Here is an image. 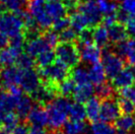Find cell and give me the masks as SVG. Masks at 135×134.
<instances>
[{
	"instance_id": "cell-1",
	"label": "cell",
	"mask_w": 135,
	"mask_h": 134,
	"mask_svg": "<svg viewBox=\"0 0 135 134\" xmlns=\"http://www.w3.org/2000/svg\"><path fill=\"white\" fill-rule=\"evenodd\" d=\"M71 104L69 99L62 96L55 98L46 106L49 112V126L50 130H59L67 121Z\"/></svg>"
},
{
	"instance_id": "cell-2",
	"label": "cell",
	"mask_w": 135,
	"mask_h": 134,
	"mask_svg": "<svg viewBox=\"0 0 135 134\" xmlns=\"http://www.w3.org/2000/svg\"><path fill=\"white\" fill-rule=\"evenodd\" d=\"M54 52L56 60L71 70L78 66L81 61L80 49L76 41H59L54 49Z\"/></svg>"
},
{
	"instance_id": "cell-3",
	"label": "cell",
	"mask_w": 135,
	"mask_h": 134,
	"mask_svg": "<svg viewBox=\"0 0 135 134\" xmlns=\"http://www.w3.org/2000/svg\"><path fill=\"white\" fill-rule=\"evenodd\" d=\"M35 68L38 71L41 79V82H51L59 84L63 82L64 80L71 77V69L58 60H55L54 63L47 67H44V68L35 67Z\"/></svg>"
},
{
	"instance_id": "cell-4",
	"label": "cell",
	"mask_w": 135,
	"mask_h": 134,
	"mask_svg": "<svg viewBox=\"0 0 135 134\" xmlns=\"http://www.w3.org/2000/svg\"><path fill=\"white\" fill-rule=\"evenodd\" d=\"M25 31V24L19 16L14 12L4 10L0 12V32L9 37H13L23 34Z\"/></svg>"
},
{
	"instance_id": "cell-5",
	"label": "cell",
	"mask_w": 135,
	"mask_h": 134,
	"mask_svg": "<svg viewBox=\"0 0 135 134\" xmlns=\"http://www.w3.org/2000/svg\"><path fill=\"white\" fill-rule=\"evenodd\" d=\"M102 60H103V65L107 74V78L109 80L114 78L125 67L124 59L121 56L118 55L116 52L110 51L107 49L103 50Z\"/></svg>"
},
{
	"instance_id": "cell-6",
	"label": "cell",
	"mask_w": 135,
	"mask_h": 134,
	"mask_svg": "<svg viewBox=\"0 0 135 134\" xmlns=\"http://www.w3.org/2000/svg\"><path fill=\"white\" fill-rule=\"evenodd\" d=\"M121 114L117 98H109L101 100V111H100V119L104 122L113 123L118 118Z\"/></svg>"
},
{
	"instance_id": "cell-7",
	"label": "cell",
	"mask_w": 135,
	"mask_h": 134,
	"mask_svg": "<svg viewBox=\"0 0 135 134\" xmlns=\"http://www.w3.org/2000/svg\"><path fill=\"white\" fill-rule=\"evenodd\" d=\"M19 85L25 94L29 96L33 95L41 85V79L37 69L32 68V69L22 70Z\"/></svg>"
},
{
	"instance_id": "cell-8",
	"label": "cell",
	"mask_w": 135,
	"mask_h": 134,
	"mask_svg": "<svg viewBox=\"0 0 135 134\" xmlns=\"http://www.w3.org/2000/svg\"><path fill=\"white\" fill-rule=\"evenodd\" d=\"M110 83L115 92L127 87H131L135 84V65L124 67L114 78L110 80Z\"/></svg>"
},
{
	"instance_id": "cell-9",
	"label": "cell",
	"mask_w": 135,
	"mask_h": 134,
	"mask_svg": "<svg viewBox=\"0 0 135 134\" xmlns=\"http://www.w3.org/2000/svg\"><path fill=\"white\" fill-rule=\"evenodd\" d=\"M78 11L82 12L83 14L87 16V18L90 21L91 28L99 26L102 24L103 15L99 10L96 0H84L81 1V3L78 7Z\"/></svg>"
},
{
	"instance_id": "cell-10",
	"label": "cell",
	"mask_w": 135,
	"mask_h": 134,
	"mask_svg": "<svg viewBox=\"0 0 135 134\" xmlns=\"http://www.w3.org/2000/svg\"><path fill=\"white\" fill-rule=\"evenodd\" d=\"M25 121L31 126L45 127V125H49V112L46 107L35 104L34 108Z\"/></svg>"
},
{
	"instance_id": "cell-11",
	"label": "cell",
	"mask_w": 135,
	"mask_h": 134,
	"mask_svg": "<svg viewBox=\"0 0 135 134\" xmlns=\"http://www.w3.org/2000/svg\"><path fill=\"white\" fill-rule=\"evenodd\" d=\"M22 74V69H20L18 66L5 67L0 69V79L2 81L4 89H7L8 87L13 85H19L20 78Z\"/></svg>"
},
{
	"instance_id": "cell-12",
	"label": "cell",
	"mask_w": 135,
	"mask_h": 134,
	"mask_svg": "<svg viewBox=\"0 0 135 134\" xmlns=\"http://www.w3.org/2000/svg\"><path fill=\"white\" fill-rule=\"evenodd\" d=\"M122 58L127 59L129 65H135V37L127 39L123 42L115 45V51Z\"/></svg>"
},
{
	"instance_id": "cell-13",
	"label": "cell",
	"mask_w": 135,
	"mask_h": 134,
	"mask_svg": "<svg viewBox=\"0 0 135 134\" xmlns=\"http://www.w3.org/2000/svg\"><path fill=\"white\" fill-rule=\"evenodd\" d=\"M80 54H81V60L84 62L90 64H94L100 62L102 58V49H100L95 44H90L86 45H80Z\"/></svg>"
},
{
	"instance_id": "cell-14",
	"label": "cell",
	"mask_w": 135,
	"mask_h": 134,
	"mask_svg": "<svg viewBox=\"0 0 135 134\" xmlns=\"http://www.w3.org/2000/svg\"><path fill=\"white\" fill-rule=\"evenodd\" d=\"M49 49H53L50 47V45L47 44V41H45V39L41 35V37H37L35 40L26 41L24 51L28 53L29 55H31L32 57L36 58L38 54H41V52L45 51V50H49Z\"/></svg>"
},
{
	"instance_id": "cell-15",
	"label": "cell",
	"mask_w": 135,
	"mask_h": 134,
	"mask_svg": "<svg viewBox=\"0 0 135 134\" xmlns=\"http://www.w3.org/2000/svg\"><path fill=\"white\" fill-rule=\"evenodd\" d=\"M95 93V87L92 83H87L84 85H76L74 92L72 94V99L76 103L84 104L93 97Z\"/></svg>"
},
{
	"instance_id": "cell-16",
	"label": "cell",
	"mask_w": 135,
	"mask_h": 134,
	"mask_svg": "<svg viewBox=\"0 0 135 134\" xmlns=\"http://www.w3.org/2000/svg\"><path fill=\"white\" fill-rule=\"evenodd\" d=\"M109 36V41L113 45H118L120 42H123L128 39V32L123 24L116 23L115 25L108 28Z\"/></svg>"
},
{
	"instance_id": "cell-17",
	"label": "cell",
	"mask_w": 135,
	"mask_h": 134,
	"mask_svg": "<svg viewBox=\"0 0 135 134\" xmlns=\"http://www.w3.org/2000/svg\"><path fill=\"white\" fill-rule=\"evenodd\" d=\"M87 118L91 123H94L100 119V111H101V100L95 96L85 103Z\"/></svg>"
},
{
	"instance_id": "cell-18",
	"label": "cell",
	"mask_w": 135,
	"mask_h": 134,
	"mask_svg": "<svg viewBox=\"0 0 135 134\" xmlns=\"http://www.w3.org/2000/svg\"><path fill=\"white\" fill-rule=\"evenodd\" d=\"M93 41L100 49H107L109 42V30L103 24L93 28Z\"/></svg>"
},
{
	"instance_id": "cell-19",
	"label": "cell",
	"mask_w": 135,
	"mask_h": 134,
	"mask_svg": "<svg viewBox=\"0 0 135 134\" xmlns=\"http://www.w3.org/2000/svg\"><path fill=\"white\" fill-rule=\"evenodd\" d=\"M35 102L33 99L29 96V95H23L22 97L20 98L17 106H16V111H17V114L19 116V117L23 120H26L29 113L34 108Z\"/></svg>"
},
{
	"instance_id": "cell-20",
	"label": "cell",
	"mask_w": 135,
	"mask_h": 134,
	"mask_svg": "<svg viewBox=\"0 0 135 134\" xmlns=\"http://www.w3.org/2000/svg\"><path fill=\"white\" fill-rule=\"evenodd\" d=\"M89 77L91 83L95 86H99L107 82V74L103 63L97 62L92 64L91 68L89 69Z\"/></svg>"
},
{
	"instance_id": "cell-21",
	"label": "cell",
	"mask_w": 135,
	"mask_h": 134,
	"mask_svg": "<svg viewBox=\"0 0 135 134\" xmlns=\"http://www.w3.org/2000/svg\"><path fill=\"white\" fill-rule=\"evenodd\" d=\"M44 9L52 18L53 21L68 15L63 2H45Z\"/></svg>"
},
{
	"instance_id": "cell-22",
	"label": "cell",
	"mask_w": 135,
	"mask_h": 134,
	"mask_svg": "<svg viewBox=\"0 0 135 134\" xmlns=\"http://www.w3.org/2000/svg\"><path fill=\"white\" fill-rule=\"evenodd\" d=\"M63 134H87L88 127L85 121H79V120H72L66 121L62 128Z\"/></svg>"
},
{
	"instance_id": "cell-23",
	"label": "cell",
	"mask_w": 135,
	"mask_h": 134,
	"mask_svg": "<svg viewBox=\"0 0 135 134\" xmlns=\"http://www.w3.org/2000/svg\"><path fill=\"white\" fill-rule=\"evenodd\" d=\"M69 16L71 19V27L74 28L78 33H80L81 31L85 30V29L91 28L89 19L87 18V16L85 14H83L82 12L76 11Z\"/></svg>"
},
{
	"instance_id": "cell-24",
	"label": "cell",
	"mask_w": 135,
	"mask_h": 134,
	"mask_svg": "<svg viewBox=\"0 0 135 134\" xmlns=\"http://www.w3.org/2000/svg\"><path fill=\"white\" fill-rule=\"evenodd\" d=\"M35 60H36V67L37 68H44V67H47L49 65H51L56 60L54 49H49V50L41 52V54H38L35 58Z\"/></svg>"
},
{
	"instance_id": "cell-25",
	"label": "cell",
	"mask_w": 135,
	"mask_h": 134,
	"mask_svg": "<svg viewBox=\"0 0 135 134\" xmlns=\"http://www.w3.org/2000/svg\"><path fill=\"white\" fill-rule=\"evenodd\" d=\"M18 54H16L9 46L2 49L0 50V69L5 67L13 66L16 63L18 58Z\"/></svg>"
},
{
	"instance_id": "cell-26",
	"label": "cell",
	"mask_w": 135,
	"mask_h": 134,
	"mask_svg": "<svg viewBox=\"0 0 135 134\" xmlns=\"http://www.w3.org/2000/svg\"><path fill=\"white\" fill-rule=\"evenodd\" d=\"M91 134H115V126L104 121H96L90 127Z\"/></svg>"
},
{
	"instance_id": "cell-27",
	"label": "cell",
	"mask_w": 135,
	"mask_h": 134,
	"mask_svg": "<svg viewBox=\"0 0 135 134\" xmlns=\"http://www.w3.org/2000/svg\"><path fill=\"white\" fill-rule=\"evenodd\" d=\"M114 126L118 130L128 132L135 127V117H133V114H123L114 121Z\"/></svg>"
},
{
	"instance_id": "cell-28",
	"label": "cell",
	"mask_w": 135,
	"mask_h": 134,
	"mask_svg": "<svg viewBox=\"0 0 135 134\" xmlns=\"http://www.w3.org/2000/svg\"><path fill=\"white\" fill-rule=\"evenodd\" d=\"M95 93L101 100H105V99H109V98L114 97L115 96V90L113 89L112 83L105 82L101 84L99 86H96V89H95Z\"/></svg>"
},
{
	"instance_id": "cell-29",
	"label": "cell",
	"mask_w": 135,
	"mask_h": 134,
	"mask_svg": "<svg viewBox=\"0 0 135 134\" xmlns=\"http://www.w3.org/2000/svg\"><path fill=\"white\" fill-rule=\"evenodd\" d=\"M71 78L75 82L76 85H84L87 83H90L89 71H87L83 67H76L71 71Z\"/></svg>"
},
{
	"instance_id": "cell-30",
	"label": "cell",
	"mask_w": 135,
	"mask_h": 134,
	"mask_svg": "<svg viewBox=\"0 0 135 134\" xmlns=\"http://www.w3.org/2000/svg\"><path fill=\"white\" fill-rule=\"evenodd\" d=\"M96 2H97L99 10L102 13L103 17L105 15L116 13L119 10L118 5L113 0H96Z\"/></svg>"
},
{
	"instance_id": "cell-31",
	"label": "cell",
	"mask_w": 135,
	"mask_h": 134,
	"mask_svg": "<svg viewBox=\"0 0 135 134\" xmlns=\"http://www.w3.org/2000/svg\"><path fill=\"white\" fill-rule=\"evenodd\" d=\"M19 120H20V117L17 113H15V112H9L5 114L3 123H2V126L0 127V128H2V129H4L5 131H7V132L10 133V132H12V131L16 128V126L18 125Z\"/></svg>"
},
{
	"instance_id": "cell-32",
	"label": "cell",
	"mask_w": 135,
	"mask_h": 134,
	"mask_svg": "<svg viewBox=\"0 0 135 134\" xmlns=\"http://www.w3.org/2000/svg\"><path fill=\"white\" fill-rule=\"evenodd\" d=\"M69 116L72 120H79V121H84L87 117L86 108L83 106V104L80 103H74L71 104L70 111H69Z\"/></svg>"
},
{
	"instance_id": "cell-33",
	"label": "cell",
	"mask_w": 135,
	"mask_h": 134,
	"mask_svg": "<svg viewBox=\"0 0 135 134\" xmlns=\"http://www.w3.org/2000/svg\"><path fill=\"white\" fill-rule=\"evenodd\" d=\"M16 66H18L22 70H27V69H32L36 67V60L34 57L29 55L28 53L24 51L22 52L18 58L16 60Z\"/></svg>"
},
{
	"instance_id": "cell-34",
	"label": "cell",
	"mask_w": 135,
	"mask_h": 134,
	"mask_svg": "<svg viewBox=\"0 0 135 134\" xmlns=\"http://www.w3.org/2000/svg\"><path fill=\"white\" fill-rule=\"evenodd\" d=\"M76 87L75 82L73 81V79L70 78L64 80L63 82H61L58 84V92H59V96L65 98L72 97V94L74 92V89Z\"/></svg>"
},
{
	"instance_id": "cell-35",
	"label": "cell",
	"mask_w": 135,
	"mask_h": 134,
	"mask_svg": "<svg viewBox=\"0 0 135 134\" xmlns=\"http://www.w3.org/2000/svg\"><path fill=\"white\" fill-rule=\"evenodd\" d=\"M5 6L9 11L14 13L23 10H28L29 0H8Z\"/></svg>"
},
{
	"instance_id": "cell-36",
	"label": "cell",
	"mask_w": 135,
	"mask_h": 134,
	"mask_svg": "<svg viewBox=\"0 0 135 134\" xmlns=\"http://www.w3.org/2000/svg\"><path fill=\"white\" fill-rule=\"evenodd\" d=\"M117 102H118V104H119L121 113H123V114H133L135 112L134 102L127 100V99L122 97L117 98Z\"/></svg>"
},
{
	"instance_id": "cell-37",
	"label": "cell",
	"mask_w": 135,
	"mask_h": 134,
	"mask_svg": "<svg viewBox=\"0 0 135 134\" xmlns=\"http://www.w3.org/2000/svg\"><path fill=\"white\" fill-rule=\"evenodd\" d=\"M69 27H71V19H70V16L67 15L65 17L54 20V22H53L50 29L55 31L56 33H60V32H62L65 29L69 28Z\"/></svg>"
},
{
	"instance_id": "cell-38",
	"label": "cell",
	"mask_w": 135,
	"mask_h": 134,
	"mask_svg": "<svg viewBox=\"0 0 135 134\" xmlns=\"http://www.w3.org/2000/svg\"><path fill=\"white\" fill-rule=\"evenodd\" d=\"M78 35L79 33L77 31L69 27L67 29H65L64 31L58 33V37H59V41H76L78 40Z\"/></svg>"
},
{
	"instance_id": "cell-39",
	"label": "cell",
	"mask_w": 135,
	"mask_h": 134,
	"mask_svg": "<svg viewBox=\"0 0 135 134\" xmlns=\"http://www.w3.org/2000/svg\"><path fill=\"white\" fill-rule=\"evenodd\" d=\"M78 45H86L90 44H94L93 41V28H88L81 31L78 35Z\"/></svg>"
},
{
	"instance_id": "cell-40",
	"label": "cell",
	"mask_w": 135,
	"mask_h": 134,
	"mask_svg": "<svg viewBox=\"0 0 135 134\" xmlns=\"http://www.w3.org/2000/svg\"><path fill=\"white\" fill-rule=\"evenodd\" d=\"M120 10H122L128 15L135 14V0H122L120 5Z\"/></svg>"
},
{
	"instance_id": "cell-41",
	"label": "cell",
	"mask_w": 135,
	"mask_h": 134,
	"mask_svg": "<svg viewBox=\"0 0 135 134\" xmlns=\"http://www.w3.org/2000/svg\"><path fill=\"white\" fill-rule=\"evenodd\" d=\"M118 97L125 98L127 100H130L132 102H135V88L134 87H127V88H124L121 89L119 91L116 92Z\"/></svg>"
},
{
	"instance_id": "cell-42",
	"label": "cell",
	"mask_w": 135,
	"mask_h": 134,
	"mask_svg": "<svg viewBox=\"0 0 135 134\" xmlns=\"http://www.w3.org/2000/svg\"><path fill=\"white\" fill-rule=\"evenodd\" d=\"M116 23H118L117 20V12L116 13H113V14H109V15H105L103 17L102 20V24L107 28L115 25Z\"/></svg>"
},
{
	"instance_id": "cell-43",
	"label": "cell",
	"mask_w": 135,
	"mask_h": 134,
	"mask_svg": "<svg viewBox=\"0 0 135 134\" xmlns=\"http://www.w3.org/2000/svg\"><path fill=\"white\" fill-rule=\"evenodd\" d=\"M124 26L126 28L128 34L133 37H135V14L134 15H129Z\"/></svg>"
},
{
	"instance_id": "cell-44",
	"label": "cell",
	"mask_w": 135,
	"mask_h": 134,
	"mask_svg": "<svg viewBox=\"0 0 135 134\" xmlns=\"http://www.w3.org/2000/svg\"><path fill=\"white\" fill-rule=\"evenodd\" d=\"M30 133V127L29 124L25 121L24 123L18 124L14 130L12 131V134H29Z\"/></svg>"
},
{
	"instance_id": "cell-45",
	"label": "cell",
	"mask_w": 135,
	"mask_h": 134,
	"mask_svg": "<svg viewBox=\"0 0 135 134\" xmlns=\"http://www.w3.org/2000/svg\"><path fill=\"white\" fill-rule=\"evenodd\" d=\"M29 134H51V133H50V130H46L44 127L31 126L30 133Z\"/></svg>"
},
{
	"instance_id": "cell-46",
	"label": "cell",
	"mask_w": 135,
	"mask_h": 134,
	"mask_svg": "<svg viewBox=\"0 0 135 134\" xmlns=\"http://www.w3.org/2000/svg\"><path fill=\"white\" fill-rule=\"evenodd\" d=\"M9 42H10V37L6 36L5 34L0 32V49H5L9 46Z\"/></svg>"
},
{
	"instance_id": "cell-47",
	"label": "cell",
	"mask_w": 135,
	"mask_h": 134,
	"mask_svg": "<svg viewBox=\"0 0 135 134\" xmlns=\"http://www.w3.org/2000/svg\"><path fill=\"white\" fill-rule=\"evenodd\" d=\"M7 112H3V111H0V127L2 126V123H3V120H4V117H5V114H6Z\"/></svg>"
},
{
	"instance_id": "cell-48",
	"label": "cell",
	"mask_w": 135,
	"mask_h": 134,
	"mask_svg": "<svg viewBox=\"0 0 135 134\" xmlns=\"http://www.w3.org/2000/svg\"><path fill=\"white\" fill-rule=\"evenodd\" d=\"M64 0H45V2H63Z\"/></svg>"
},
{
	"instance_id": "cell-49",
	"label": "cell",
	"mask_w": 135,
	"mask_h": 134,
	"mask_svg": "<svg viewBox=\"0 0 135 134\" xmlns=\"http://www.w3.org/2000/svg\"><path fill=\"white\" fill-rule=\"evenodd\" d=\"M115 134H129L127 131H123V130H118Z\"/></svg>"
},
{
	"instance_id": "cell-50",
	"label": "cell",
	"mask_w": 135,
	"mask_h": 134,
	"mask_svg": "<svg viewBox=\"0 0 135 134\" xmlns=\"http://www.w3.org/2000/svg\"><path fill=\"white\" fill-rule=\"evenodd\" d=\"M0 134H10V133L7 132V131H5L4 129H2V128H0Z\"/></svg>"
},
{
	"instance_id": "cell-51",
	"label": "cell",
	"mask_w": 135,
	"mask_h": 134,
	"mask_svg": "<svg viewBox=\"0 0 135 134\" xmlns=\"http://www.w3.org/2000/svg\"><path fill=\"white\" fill-rule=\"evenodd\" d=\"M8 0H0V3L1 4H6V2H7Z\"/></svg>"
},
{
	"instance_id": "cell-52",
	"label": "cell",
	"mask_w": 135,
	"mask_h": 134,
	"mask_svg": "<svg viewBox=\"0 0 135 134\" xmlns=\"http://www.w3.org/2000/svg\"><path fill=\"white\" fill-rule=\"evenodd\" d=\"M113 1H114V2H121L122 0H113Z\"/></svg>"
},
{
	"instance_id": "cell-53",
	"label": "cell",
	"mask_w": 135,
	"mask_h": 134,
	"mask_svg": "<svg viewBox=\"0 0 135 134\" xmlns=\"http://www.w3.org/2000/svg\"><path fill=\"white\" fill-rule=\"evenodd\" d=\"M0 89H1V79H0Z\"/></svg>"
},
{
	"instance_id": "cell-54",
	"label": "cell",
	"mask_w": 135,
	"mask_h": 134,
	"mask_svg": "<svg viewBox=\"0 0 135 134\" xmlns=\"http://www.w3.org/2000/svg\"><path fill=\"white\" fill-rule=\"evenodd\" d=\"M81 1H84V0H81Z\"/></svg>"
}]
</instances>
